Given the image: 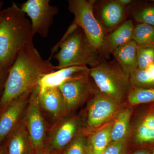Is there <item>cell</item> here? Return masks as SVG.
<instances>
[{
  "mask_svg": "<svg viewBox=\"0 0 154 154\" xmlns=\"http://www.w3.org/2000/svg\"><path fill=\"white\" fill-rule=\"evenodd\" d=\"M0 154H6L5 146H0Z\"/></svg>",
  "mask_w": 154,
  "mask_h": 154,
  "instance_id": "4dcf8cb0",
  "label": "cell"
},
{
  "mask_svg": "<svg viewBox=\"0 0 154 154\" xmlns=\"http://www.w3.org/2000/svg\"><path fill=\"white\" fill-rule=\"evenodd\" d=\"M132 39L138 46L154 45V26L143 23L134 25Z\"/></svg>",
  "mask_w": 154,
  "mask_h": 154,
  "instance_id": "603a6c76",
  "label": "cell"
},
{
  "mask_svg": "<svg viewBox=\"0 0 154 154\" xmlns=\"http://www.w3.org/2000/svg\"><path fill=\"white\" fill-rule=\"evenodd\" d=\"M113 121L87 135L88 154H102L111 143L110 132Z\"/></svg>",
  "mask_w": 154,
  "mask_h": 154,
  "instance_id": "ffe728a7",
  "label": "cell"
},
{
  "mask_svg": "<svg viewBox=\"0 0 154 154\" xmlns=\"http://www.w3.org/2000/svg\"><path fill=\"white\" fill-rule=\"evenodd\" d=\"M64 154H88L87 148V135L83 130L67 146Z\"/></svg>",
  "mask_w": 154,
  "mask_h": 154,
  "instance_id": "d4e9b609",
  "label": "cell"
},
{
  "mask_svg": "<svg viewBox=\"0 0 154 154\" xmlns=\"http://www.w3.org/2000/svg\"><path fill=\"white\" fill-rule=\"evenodd\" d=\"M118 1L121 4L126 6H129L134 2V1H131V0H118Z\"/></svg>",
  "mask_w": 154,
  "mask_h": 154,
  "instance_id": "f546056e",
  "label": "cell"
},
{
  "mask_svg": "<svg viewBox=\"0 0 154 154\" xmlns=\"http://www.w3.org/2000/svg\"><path fill=\"white\" fill-rule=\"evenodd\" d=\"M154 102V88H132L128 95L127 104L130 106H136Z\"/></svg>",
  "mask_w": 154,
  "mask_h": 154,
  "instance_id": "cb8c5ba5",
  "label": "cell"
},
{
  "mask_svg": "<svg viewBox=\"0 0 154 154\" xmlns=\"http://www.w3.org/2000/svg\"><path fill=\"white\" fill-rule=\"evenodd\" d=\"M126 105H119L97 89L88 101L83 133L87 135L112 122Z\"/></svg>",
  "mask_w": 154,
  "mask_h": 154,
  "instance_id": "5b68a950",
  "label": "cell"
},
{
  "mask_svg": "<svg viewBox=\"0 0 154 154\" xmlns=\"http://www.w3.org/2000/svg\"><path fill=\"white\" fill-rule=\"evenodd\" d=\"M128 145L154 146V102L134 106L131 116Z\"/></svg>",
  "mask_w": 154,
  "mask_h": 154,
  "instance_id": "8992f818",
  "label": "cell"
},
{
  "mask_svg": "<svg viewBox=\"0 0 154 154\" xmlns=\"http://www.w3.org/2000/svg\"><path fill=\"white\" fill-rule=\"evenodd\" d=\"M58 88L68 113L88 101L97 89L89 74L66 80Z\"/></svg>",
  "mask_w": 154,
  "mask_h": 154,
  "instance_id": "ba28073f",
  "label": "cell"
},
{
  "mask_svg": "<svg viewBox=\"0 0 154 154\" xmlns=\"http://www.w3.org/2000/svg\"><path fill=\"white\" fill-rule=\"evenodd\" d=\"M38 86L31 92L26 116V128L32 147L38 149L44 144L46 125L40 112L38 99Z\"/></svg>",
  "mask_w": 154,
  "mask_h": 154,
  "instance_id": "8fae6325",
  "label": "cell"
},
{
  "mask_svg": "<svg viewBox=\"0 0 154 154\" xmlns=\"http://www.w3.org/2000/svg\"><path fill=\"white\" fill-rule=\"evenodd\" d=\"M26 14L16 3L3 9L0 17V68L9 70L18 53L33 43L34 36Z\"/></svg>",
  "mask_w": 154,
  "mask_h": 154,
  "instance_id": "7a4b0ae2",
  "label": "cell"
},
{
  "mask_svg": "<svg viewBox=\"0 0 154 154\" xmlns=\"http://www.w3.org/2000/svg\"><path fill=\"white\" fill-rule=\"evenodd\" d=\"M50 0H28L21 5V10L30 17L34 35L47 37L54 17L58 14L57 6L51 5Z\"/></svg>",
  "mask_w": 154,
  "mask_h": 154,
  "instance_id": "9c48e42d",
  "label": "cell"
},
{
  "mask_svg": "<svg viewBox=\"0 0 154 154\" xmlns=\"http://www.w3.org/2000/svg\"><path fill=\"white\" fill-rule=\"evenodd\" d=\"M129 80L133 88H154V63L144 69H137L129 75Z\"/></svg>",
  "mask_w": 154,
  "mask_h": 154,
  "instance_id": "7402d4cb",
  "label": "cell"
},
{
  "mask_svg": "<svg viewBox=\"0 0 154 154\" xmlns=\"http://www.w3.org/2000/svg\"><path fill=\"white\" fill-rule=\"evenodd\" d=\"M51 60V57L43 59L33 43L19 51L9 71L0 100V112L15 99L32 92L42 77L55 71Z\"/></svg>",
  "mask_w": 154,
  "mask_h": 154,
  "instance_id": "6da1fadb",
  "label": "cell"
},
{
  "mask_svg": "<svg viewBox=\"0 0 154 154\" xmlns=\"http://www.w3.org/2000/svg\"><path fill=\"white\" fill-rule=\"evenodd\" d=\"M94 2L95 0H69L68 10L74 16L73 22L82 28L92 45L100 51L106 34L94 15Z\"/></svg>",
  "mask_w": 154,
  "mask_h": 154,
  "instance_id": "52a82bcc",
  "label": "cell"
},
{
  "mask_svg": "<svg viewBox=\"0 0 154 154\" xmlns=\"http://www.w3.org/2000/svg\"><path fill=\"white\" fill-rule=\"evenodd\" d=\"M3 6H4V2L0 0V17H1V14H2V11L3 10Z\"/></svg>",
  "mask_w": 154,
  "mask_h": 154,
  "instance_id": "1f68e13d",
  "label": "cell"
},
{
  "mask_svg": "<svg viewBox=\"0 0 154 154\" xmlns=\"http://www.w3.org/2000/svg\"><path fill=\"white\" fill-rule=\"evenodd\" d=\"M31 93H26L15 99L0 112V146L19 124Z\"/></svg>",
  "mask_w": 154,
  "mask_h": 154,
  "instance_id": "7c38bea8",
  "label": "cell"
},
{
  "mask_svg": "<svg viewBox=\"0 0 154 154\" xmlns=\"http://www.w3.org/2000/svg\"><path fill=\"white\" fill-rule=\"evenodd\" d=\"M134 24L129 19L105 35L100 52L103 57L109 59L116 48L132 40Z\"/></svg>",
  "mask_w": 154,
  "mask_h": 154,
  "instance_id": "4fadbf2b",
  "label": "cell"
},
{
  "mask_svg": "<svg viewBox=\"0 0 154 154\" xmlns=\"http://www.w3.org/2000/svg\"><path fill=\"white\" fill-rule=\"evenodd\" d=\"M131 154H152V148L141 147H138Z\"/></svg>",
  "mask_w": 154,
  "mask_h": 154,
  "instance_id": "f1b7e54d",
  "label": "cell"
},
{
  "mask_svg": "<svg viewBox=\"0 0 154 154\" xmlns=\"http://www.w3.org/2000/svg\"><path fill=\"white\" fill-rule=\"evenodd\" d=\"M5 146L6 154H30L32 147L26 127L19 123L7 139Z\"/></svg>",
  "mask_w": 154,
  "mask_h": 154,
  "instance_id": "e0dca14e",
  "label": "cell"
},
{
  "mask_svg": "<svg viewBox=\"0 0 154 154\" xmlns=\"http://www.w3.org/2000/svg\"><path fill=\"white\" fill-rule=\"evenodd\" d=\"M128 15L136 22L154 26V2L134 1L128 6Z\"/></svg>",
  "mask_w": 154,
  "mask_h": 154,
  "instance_id": "44dd1931",
  "label": "cell"
},
{
  "mask_svg": "<svg viewBox=\"0 0 154 154\" xmlns=\"http://www.w3.org/2000/svg\"><path fill=\"white\" fill-rule=\"evenodd\" d=\"M152 154H154V146L152 148Z\"/></svg>",
  "mask_w": 154,
  "mask_h": 154,
  "instance_id": "d6a6232c",
  "label": "cell"
},
{
  "mask_svg": "<svg viewBox=\"0 0 154 154\" xmlns=\"http://www.w3.org/2000/svg\"><path fill=\"white\" fill-rule=\"evenodd\" d=\"M9 71L0 68V100L4 93L5 85Z\"/></svg>",
  "mask_w": 154,
  "mask_h": 154,
  "instance_id": "83f0119b",
  "label": "cell"
},
{
  "mask_svg": "<svg viewBox=\"0 0 154 154\" xmlns=\"http://www.w3.org/2000/svg\"><path fill=\"white\" fill-rule=\"evenodd\" d=\"M128 147L127 140L111 142L102 154H127Z\"/></svg>",
  "mask_w": 154,
  "mask_h": 154,
  "instance_id": "4316f807",
  "label": "cell"
},
{
  "mask_svg": "<svg viewBox=\"0 0 154 154\" xmlns=\"http://www.w3.org/2000/svg\"><path fill=\"white\" fill-rule=\"evenodd\" d=\"M82 122L79 117L73 116L63 122L56 129L51 139V146L56 150L66 147L83 130Z\"/></svg>",
  "mask_w": 154,
  "mask_h": 154,
  "instance_id": "5bb4252c",
  "label": "cell"
},
{
  "mask_svg": "<svg viewBox=\"0 0 154 154\" xmlns=\"http://www.w3.org/2000/svg\"><path fill=\"white\" fill-rule=\"evenodd\" d=\"M112 55L119 66L128 75L138 68L137 45L134 40L122 45Z\"/></svg>",
  "mask_w": 154,
  "mask_h": 154,
  "instance_id": "ac0fdd59",
  "label": "cell"
},
{
  "mask_svg": "<svg viewBox=\"0 0 154 154\" xmlns=\"http://www.w3.org/2000/svg\"><path fill=\"white\" fill-rule=\"evenodd\" d=\"M38 99L39 106L55 118L68 113L58 87L47 88L41 92L38 89Z\"/></svg>",
  "mask_w": 154,
  "mask_h": 154,
  "instance_id": "2e32d148",
  "label": "cell"
},
{
  "mask_svg": "<svg viewBox=\"0 0 154 154\" xmlns=\"http://www.w3.org/2000/svg\"><path fill=\"white\" fill-rule=\"evenodd\" d=\"M138 69H145L149 65L154 63V45L146 46H137Z\"/></svg>",
  "mask_w": 154,
  "mask_h": 154,
  "instance_id": "484cf974",
  "label": "cell"
},
{
  "mask_svg": "<svg viewBox=\"0 0 154 154\" xmlns=\"http://www.w3.org/2000/svg\"><path fill=\"white\" fill-rule=\"evenodd\" d=\"M134 106L127 105L114 118L110 132L111 142L127 141L130 129L131 116Z\"/></svg>",
  "mask_w": 154,
  "mask_h": 154,
  "instance_id": "d6986e66",
  "label": "cell"
},
{
  "mask_svg": "<svg viewBox=\"0 0 154 154\" xmlns=\"http://www.w3.org/2000/svg\"><path fill=\"white\" fill-rule=\"evenodd\" d=\"M90 68L86 66L64 68L45 75L38 84V91L41 92L48 88L58 87L66 80L88 74Z\"/></svg>",
  "mask_w": 154,
  "mask_h": 154,
  "instance_id": "9a60e30c",
  "label": "cell"
},
{
  "mask_svg": "<svg viewBox=\"0 0 154 154\" xmlns=\"http://www.w3.org/2000/svg\"><path fill=\"white\" fill-rule=\"evenodd\" d=\"M58 62L56 69L74 66H86L94 67L106 60L99 50L94 47L82 28L73 21L66 32L51 50Z\"/></svg>",
  "mask_w": 154,
  "mask_h": 154,
  "instance_id": "3957f363",
  "label": "cell"
},
{
  "mask_svg": "<svg viewBox=\"0 0 154 154\" xmlns=\"http://www.w3.org/2000/svg\"><path fill=\"white\" fill-rule=\"evenodd\" d=\"M128 6L122 5L118 0H95L94 14L105 34L110 33L125 21Z\"/></svg>",
  "mask_w": 154,
  "mask_h": 154,
  "instance_id": "30bf717a",
  "label": "cell"
},
{
  "mask_svg": "<svg viewBox=\"0 0 154 154\" xmlns=\"http://www.w3.org/2000/svg\"><path fill=\"white\" fill-rule=\"evenodd\" d=\"M90 77L97 90L120 105H127L132 86L129 76L123 71L117 62L106 60L90 68Z\"/></svg>",
  "mask_w": 154,
  "mask_h": 154,
  "instance_id": "277c9868",
  "label": "cell"
},
{
  "mask_svg": "<svg viewBox=\"0 0 154 154\" xmlns=\"http://www.w3.org/2000/svg\"><path fill=\"white\" fill-rule=\"evenodd\" d=\"M38 154H48L46 152H40V153Z\"/></svg>",
  "mask_w": 154,
  "mask_h": 154,
  "instance_id": "836d02e7",
  "label": "cell"
}]
</instances>
